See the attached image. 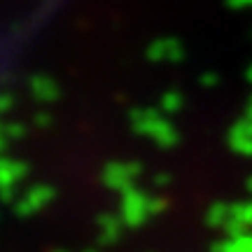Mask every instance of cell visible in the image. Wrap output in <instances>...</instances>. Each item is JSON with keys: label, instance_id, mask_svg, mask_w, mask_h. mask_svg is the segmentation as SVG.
Listing matches in <instances>:
<instances>
[{"label": "cell", "instance_id": "obj_1", "mask_svg": "<svg viewBox=\"0 0 252 252\" xmlns=\"http://www.w3.org/2000/svg\"><path fill=\"white\" fill-rule=\"evenodd\" d=\"M119 215H122L126 226L145 224L152 217V213H150V196L145 191H140L135 185L128 187L126 191H122V210H119Z\"/></svg>", "mask_w": 252, "mask_h": 252}, {"label": "cell", "instance_id": "obj_2", "mask_svg": "<svg viewBox=\"0 0 252 252\" xmlns=\"http://www.w3.org/2000/svg\"><path fill=\"white\" fill-rule=\"evenodd\" d=\"M140 163L138 161H112L108 163L103 173H100V182L112 191H126L133 187L138 175H140Z\"/></svg>", "mask_w": 252, "mask_h": 252}, {"label": "cell", "instance_id": "obj_3", "mask_svg": "<svg viewBox=\"0 0 252 252\" xmlns=\"http://www.w3.org/2000/svg\"><path fill=\"white\" fill-rule=\"evenodd\" d=\"M28 175V166L17 159H7L0 157V201L5 203H14V191L17 185Z\"/></svg>", "mask_w": 252, "mask_h": 252}, {"label": "cell", "instance_id": "obj_4", "mask_svg": "<svg viewBox=\"0 0 252 252\" xmlns=\"http://www.w3.org/2000/svg\"><path fill=\"white\" fill-rule=\"evenodd\" d=\"M56 191L52 185H35L14 201V213L17 215H35L40 210H45L52 201H54Z\"/></svg>", "mask_w": 252, "mask_h": 252}, {"label": "cell", "instance_id": "obj_5", "mask_svg": "<svg viewBox=\"0 0 252 252\" xmlns=\"http://www.w3.org/2000/svg\"><path fill=\"white\" fill-rule=\"evenodd\" d=\"M147 59L154 63H178L185 59V49L178 40L173 37H161L147 47Z\"/></svg>", "mask_w": 252, "mask_h": 252}, {"label": "cell", "instance_id": "obj_6", "mask_svg": "<svg viewBox=\"0 0 252 252\" xmlns=\"http://www.w3.org/2000/svg\"><path fill=\"white\" fill-rule=\"evenodd\" d=\"M147 138H152L161 150H173L175 145L180 143V133H178V128L173 126V122L166 117L163 112H161V117L152 124V128L147 131Z\"/></svg>", "mask_w": 252, "mask_h": 252}, {"label": "cell", "instance_id": "obj_7", "mask_svg": "<svg viewBox=\"0 0 252 252\" xmlns=\"http://www.w3.org/2000/svg\"><path fill=\"white\" fill-rule=\"evenodd\" d=\"M28 89H31V96L37 100V103H54L59 96H61V89L52 77L47 75H33L31 82H28Z\"/></svg>", "mask_w": 252, "mask_h": 252}, {"label": "cell", "instance_id": "obj_8", "mask_svg": "<svg viewBox=\"0 0 252 252\" xmlns=\"http://www.w3.org/2000/svg\"><path fill=\"white\" fill-rule=\"evenodd\" d=\"M124 220L122 215H112V213H103L98 217V241L100 245H112L119 241L122 229H124Z\"/></svg>", "mask_w": 252, "mask_h": 252}, {"label": "cell", "instance_id": "obj_9", "mask_svg": "<svg viewBox=\"0 0 252 252\" xmlns=\"http://www.w3.org/2000/svg\"><path fill=\"white\" fill-rule=\"evenodd\" d=\"M229 147H231L236 154L252 157V133L241 124V122L229 131Z\"/></svg>", "mask_w": 252, "mask_h": 252}, {"label": "cell", "instance_id": "obj_10", "mask_svg": "<svg viewBox=\"0 0 252 252\" xmlns=\"http://www.w3.org/2000/svg\"><path fill=\"white\" fill-rule=\"evenodd\" d=\"M159 117H161V110H152V108H138L128 115L133 131L135 133H140V135H147V131L152 128V124Z\"/></svg>", "mask_w": 252, "mask_h": 252}, {"label": "cell", "instance_id": "obj_11", "mask_svg": "<svg viewBox=\"0 0 252 252\" xmlns=\"http://www.w3.org/2000/svg\"><path fill=\"white\" fill-rule=\"evenodd\" d=\"M229 213H231V206L229 203H222V201H217L213 206L208 208L206 213V224L210 229H224L226 220H229Z\"/></svg>", "mask_w": 252, "mask_h": 252}, {"label": "cell", "instance_id": "obj_12", "mask_svg": "<svg viewBox=\"0 0 252 252\" xmlns=\"http://www.w3.org/2000/svg\"><path fill=\"white\" fill-rule=\"evenodd\" d=\"M185 105V98H182L180 91H166L159 100V110H161L163 115H178Z\"/></svg>", "mask_w": 252, "mask_h": 252}, {"label": "cell", "instance_id": "obj_13", "mask_svg": "<svg viewBox=\"0 0 252 252\" xmlns=\"http://www.w3.org/2000/svg\"><path fill=\"white\" fill-rule=\"evenodd\" d=\"M226 252H252V231L243 236H234V238H224Z\"/></svg>", "mask_w": 252, "mask_h": 252}, {"label": "cell", "instance_id": "obj_14", "mask_svg": "<svg viewBox=\"0 0 252 252\" xmlns=\"http://www.w3.org/2000/svg\"><path fill=\"white\" fill-rule=\"evenodd\" d=\"M5 135L9 140H19V138L26 135V126L19 124V122H9V124H5Z\"/></svg>", "mask_w": 252, "mask_h": 252}, {"label": "cell", "instance_id": "obj_15", "mask_svg": "<svg viewBox=\"0 0 252 252\" xmlns=\"http://www.w3.org/2000/svg\"><path fill=\"white\" fill-rule=\"evenodd\" d=\"M166 210V198L161 196H150V213L154 215H159V213H163Z\"/></svg>", "mask_w": 252, "mask_h": 252}, {"label": "cell", "instance_id": "obj_16", "mask_svg": "<svg viewBox=\"0 0 252 252\" xmlns=\"http://www.w3.org/2000/svg\"><path fill=\"white\" fill-rule=\"evenodd\" d=\"M14 108V96L12 94H0V115H7Z\"/></svg>", "mask_w": 252, "mask_h": 252}, {"label": "cell", "instance_id": "obj_17", "mask_svg": "<svg viewBox=\"0 0 252 252\" xmlns=\"http://www.w3.org/2000/svg\"><path fill=\"white\" fill-rule=\"evenodd\" d=\"M33 122H35V124L40 126V128H47V126L52 124V117H49L47 112H37V115H35V119H33Z\"/></svg>", "mask_w": 252, "mask_h": 252}, {"label": "cell", "instance_id": "obj_18", "mask_svg": "<svg viewBox=\"0 0 252 252\" xmlns=\"http://www.w3.org/2000/svg\"><path fill=\"white\" fill-rule=\"evenodd\" d=\"M7 143H9V138L5 135V124H0V154L7 150Z\"/></svg>", "mask_w": 252, "mask_h": 252}, {"label": "cell", "instance_id": "obj_19", "mask_svg": "<svg viewBox=\"0 0 252 252\" xmlns=\"http://www.w3.org/2000/svg\"><path fill=\"white\" fill-rule=\"evenodd\" d=\"M215 82H217L215 72H208V75H203V77H201V84H215Z\"/></svg>", "mask_w": 252, "mask_h": 252}, {"label": "cell", "instance_id": "obj_20", "mask_svg": "<svg viewBox=\"0 0 252 252\" xmlns=\"http://www.w3.org/2000/svg\"><path fill=\"white\" fill-rule=\"evenodd\" d=\"M168 182H171V178H168V175H157L154 185H157V187H163V185H168Z\"/></svg>", "mask_w": 252, "mask_h": 252}, {"label": "cell", "instance_id": "obj_21", "mask_svg": "<svg viewBox=\"0 0 252 252\" xmlns=\"http://www.w3.org/2000/svg\"><path fill=\"white\" fill-rule=\"evenodd\" d=\"M245 187H248V191H250V194H252V175H250V178H248V182H245Z\"/></svg>", "mask_w": 252, "mask_h": 252}, {"label": "cell", "instance_id": "obj_22", "mask_svg": "<svg viewBox=\"0 0 252 252\" xmlns=\"http://www.w3.org/2000/svg\"><path fill=\"white\" fill-rule=\"evenodd\" d=\"M248 75H250V82H252V68H250V72H248Z\"/></svg>", "mask_w": 252, "mask_h": 252}, {"label": "cell", "instance_id": "obj_23", "mask_svg": "<svg viewBox=\"0 0 252 252\" xmlns=\"http://www.w3.org/2000/svg\"><path fill=\"white\" fill-rule=\"evenodd\" d=\"M82 252H96V250H82Z\"/></svg>", "mask_w": 252, "mask_h": 252}, {"label": "cell", "instance_id": "obj_24", "mask_svg": "<svg viewBox=\"0 0 252 252\" xmlns=\"http://www.w3.org/2000/svg\"><path fill=\"white\" fill-rule=\"evenodd\" d=\"M54 252H65V250H54Z\"/></svg>", "mask_w": 252, "mask_h": 252}, {"label": "cell", "instance_id": "obj_25", "mask_svg": "<svg viewBox=\"0 0 252 252\" xmlns=\"http://www.w3.org/2000/svg\"><path fill=\"white\" fill-rule=\"evenodd\" d=\"M250 105H252V103H250Z\"/></svg>", "mask_w": 252, "mask_h": 252}]
</instances>
